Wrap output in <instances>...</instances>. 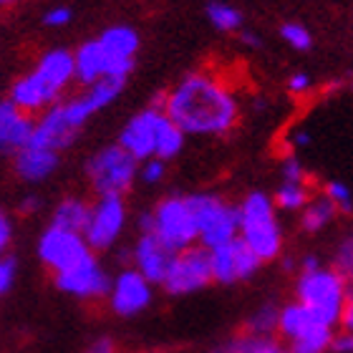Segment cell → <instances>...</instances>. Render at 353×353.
<instances>
[{"label":"cell","instance_id":"ac0fdd59","mask_svg":"<svg viewBox=\"0 0 353 353\" xmlns=\"http://www.w3.org/2000/svg\"><path fill=\"white\" fill-rule=\"evenodd\" d=\"M36 119L21 111L15 103L0 101V152L3 154H18L30 144Z\"/></svg>","mask_w":353,"mask_h":353},{"label":"cell","instance_id":"6da1fadb","mask_svg":"<svg viewBox=\"0 0 353 353\" xmlns=\"http://www.w3.org/2000/svg\"><path fill=\"white\" fill-rule=\"evenodd\" d=\"M162 111L184 137H225L240 119V103L225 79L194 71L164 96Z\"/></svg>","mask_w":353,"mask_h":353},{"label":"cell","instance_id":"4dcf8cb0","mask_svg":"<svg viewBox=\"0 0 353 353\" xmlns=\"http://www.w3.org/2000/svg\"><path fill=\"white\" fill-rule=\"evenodd\" d=\"M323 194L331 199V205L336 207L339 212H343V214L351 212L353 197H351V187H348V184H343V182H328V184H325Z\"/></svg>","mask_w":353,"mask_h":353},{"label":"cell","instance_id":"9c48e42d","mask_svg":"<svg viewBox=\"0 0 353 353\" xmlns=\"http://www.w3.org/2000/svg\"><path fill=\"white\" fill-rule=\"evenodd\" d=\"M260 268H263V263L255 258V252H252L240 237H235V240H230V243L210 250L212 283H220V285L245 283V280H250Z\"/></svg>","mask_w":353,"mask_h":353},{"label":"cell","instance_id":"ba28073f","mask_svg":"<svg viewBox=\"0 0 353 353\" xmlns=\"http://www.w3.org/2000/svg\"><path fill=\"white\" fill-rule=\"evenodd\" d=\"M124 228H126L124 197H99V202L91 205L88 225L83 230V240L91 248V252H106L121 240Z\"/></svg>","mask_w":353,"mask_h":353},{"label":"cell","instance_id":"83f0119b","mask_svg":"<svg viewBox=\"0 0 353 353\" xmlns=\"http://www.w3.org/2000/svg\"><path fill=\"white\" fill-rule=\"evenodd\" d=\"M207 18L222 33H235V30L243 28V13L235 6H230V3H220V0L210 3L207 6Z\"/></svg>","mask_w":353,"mask_h":353},{"label":"cell","instance_id":"e575fe53","mask_svg":"<svg viewBox=\"0 0 353 353\" xmlns=\"http://www.w3.org/2000/svg\"><path fill=\"white\" fill-rule=\"evenodd\" d=\"M15 272H18V265L10 255H0V295H6L15 283Z\"/></svg>","mask_w":353,"mask_h":353},{"label":"cell","instance_id":"7402d4cb","mask_svg":"<svg viewBox=\"0 0 353 353\" xmlns=\"http://www.w3.org/2000/svg\"><path fill=\"white\" fill-rule=\"evenodd\" d=\"M101 79H106V59H103L101 46L99 41H86L74 53V81L86 88Z\"/></svg>","mask_w":353,"mask_h":353},{"label":"cell","instance_id":"d6986e66","mask_svg":"<svg viewBox=\"0 0 353 353\" xmlns=\"http://www.w3.org/2000/svg\"><path fill=\"white\" fill-rule=\"evenodd\" d=\"M61 96L53 94L51 88L46 86L43 79L38 74H26L21 76L18 81L10 86V99L8 101L15 103L21 111H26V114H41V111H46L48 106H53V103H59Z\"/></svg>","mask_w":353,"mask_h":353},{"label":"cell","instance_id":"9a60e30c","mask_svg":"<svg viewBox=\"0 0 353 353\" xmlns=\"http://www.w3.org/2000/svg\"><path fill=\"white\" fill-rule=\"evenodd\" d=\"M159 114H162L159 106H147L144 111L134 114L124 124L121 134H119L117 144L137 164L149 159V157H154V134H157V119H159Z\"/></svg>","mask_w":353,"mask_h":353},{"label":"cell","instance_id":"d590c367","mask_svg":"<svg viewBox=\"0 0 353 353\" xmlns=\"http://www.w3.org/2000/svg\"><path fill=\"white\" fill-rule=\"evenodd\" d=\"M71 18H74L71 8L56 6V8H51V10H46L43 23L48 26V28H63V26H68V23H71Z\"/></svg>","mask_w":353,"mask_h":353},{"label":"cell","instance_id":"8992f818","mask_svg":"<svg viewBox=\"0 0 353 353\" xmlns=\"http://www.w3.org/2000/svg\"><path fill=\"white\" fill-rule=\"evenodd\" d=\"M137 170L139 164L119 144L99 149L86 164L88 182L99 197H124L137 182Z\"/></svg>","mask_w":353,"mask_h":353},{"label":"cell","instance_id":"cb8c5ba5","mask_svg":"<svg viewBox=\"0 0 353 353\" xmlns=\"http://www.w3.org/2000/svg\"><path fill=\"white\" fill-rule=\"evenodd\" d=\"M184 139H187V137L172 124L170 119H167V114L162 111L159 119H157V134H154V157L157 159L170 162V159L179 157L184 149Z\"/></svg>","mask_w":353,"mask_h":353},{"label":"cell","instance_id":"7a4b0ae2","mask_svg":"<svg viewBox=\"0 0 353 353\" xmlns=\"http://www.w3.org/2000/svg\"><path fill=\"white\" fill-rule=\"evenodd\" d=\"M295 298L310 316L318 318L328 328H339L343 310L351 305V293H348V278L333 268H316L310 272H301L295 283Z\"/></svg>","mask_w":353,"mask_h":353},{"label":"cell","instance_id":"836d02e7","mask_svg":"<svg viewBox=\"0 0 353 353\" xmlns=\"http://www.w3.org/2000/svg\"><path fill=\"white\" fill-rule=\"evenodd\" d=\"M280 176H283V182H305V167L298 157L288 154L280 162Z\"/></svg>","mask_w":353,"mask_h":353},{"label":"cell","instance_id":"74e56055","mask_svg":"<svg viewBox=\"0 0 353 353\" xmlns=\"http://www.w3.org/2000/svg\"><path fill=\"white\" fill-rule=\"evenodd\" d=\"M353 351V336L351 331H341L336 328L331 339V346H328V353H351Z\"/></svg>","mask_w":353,"mask_h":353},{"label":"cell","instance_id":"5b68a950","mask_svg":"<svg viewBox=\"0 0 353 353\" xmlns=\"http://www.w3.org/2000/svg\"><path fill=\"white\" fill-rule=\"evenodd\" d=\"M197 225V245L205 250L220 248L237 237V207L220 199L217 194H190L187 197Z\"/></svg>","mask_w":353,"mask_h":353},{"label":"cell","instance_id":"b9f144b4","mask_svg":"<svg viewBox=\"0 0 353 353\" xmlns=\"http://www.w3.org/2000/svg\"><path fill=\"white\" fill-rule=\"evenodd\" d=\"M240 41H243V46H248V48H260V36L255 30H243V33H240Z\"/></svg>","mask_w":353,"mask_h":353},{"label":"cell","instance_id":"60d3db41","mask_svg":"<svg viewBox=\"0 0 353 353\" xmlns=\"http://www.w3.org/2000/svg\"><path fill=\"white\" fill-rule=\"evenodd\" d=\"M18 210H21L23 214H36L38 210H41V197H38V194H28V197L21 202Z\"/></svg>","mask_w":353,"mask_h":353},{"label":"cell","instance_id":"7c38bea8","mask_svg":"<svg viewBox=\"0 0 353 353\" xmlns=\"http://www.w3.org/2000/svg\"><path fill=\"white\" fill-rule=\"evenodd\" d=\"M109 305L119 318H134L144 313L154 301V285L147 283L134 268H124L117 278H111Z\"/></svg>","mask_w":353,"mask_h":353},{"label":"cell","instance_id":"8fae6325","mask_svg":"<svg viewBox=\"0 0 353 353\" xmlns=\"http://www.w3.org/2000/svg\"><path fill=\"white\" fill-rule=\"evenodd\" d=\"M88 255H91V248L79 232H68V230L51 225L43 230V235L38 240V258L48 270H53V275L74 268Z\"/></svg>","mask_w":353,"mask_h":353},{"label":"cell","instance_id":"d6a6232c","mask_svg":"<svg viewBox=\"0 0 353 353\" xmlns=\"http://www.w3.org/2000/svg\"><path fill=\"white\" fill-rule=\"evenodd\" d=\"M333 270L341 272L343 278H351V270H353V240L351 237H346V240L339 245L336 260H333Z\"/></svg>","mask_w":353,"mask_h":353},{"label":"cell","instance_id":"277c9868","mask_svg":"<svg viewBox=\"0 0 353 353\" xmlns=\"http://www.w3.org/2000/svg\"><path fill=\"white\" fill-rule=\"evenodd\" d=\"M141 232H152L170 252L197 245V225L187 197H167L141 217Z\"/></svg>","mask_w":353,"mask_h":353},{"label":"cell","instance_id":"2e32d148","mask_svg":"<svg viewBox=\"0 0 353 353\" xmlns=\"http://www.w3.org/2000/svg\"><path fill=\"white\" fill-rule=\"evenodd\" d=\"M79 129L68 124L66 114H63V106L53 103L46 111H41V119L33 126V137H30V147L38 149H48V152H63V149L74 147L76 139H79Z\"/></svg>","mask_w":353,"mask_h":353},{"label":"cell","instance_id":"484cf974","mask_svg":"<svg viewBox=\"0 0 353 353\" xmlns=\"http://www.w3.org/2000/svg\"><path fill=\"white\" fill-rule=\"evenodd\" d=\"M222 353H288L285 343L278 336H255V333H243L232 339Z\"/></svg>","mask_w":353,"mask_h":353},{"label":"cell","instance_id":"f1b7e54d","mask_svg":"<svg viewBox=\"0 0 353 353\" xmlns=\"http://www.w3.org/2000/svg\"><path fill=\"white\" fill-rule=\"evenodd\" d=\"M278 313H280V308L272 305V303L260 305V308L248 318V333H255V336H275Z\"/></svg>","mask_w":353,"mask_h":353},{"label":"cell","instance_id":"f35d334b","mask_svg":"<svg viewBox=\"0 0 353 353\" xmlns=\"http://www.w3.org/2000/svg\"><path fill=\"white\" fill-rule=\"evenodd\" d=\"M10 240H13V222L0 210V255L10 248Z\"/></svg>","mask_w":353,"mask_h":353},{"label":"cell","instance_id":"52a82bcc","mask_svg":"<svg viewBox=\"0 0 353 353\" xmlns=\"http://www.w3.org/2000/svg\"><path fill=\"white\" fill-rule=\"evenodd\" d=\"M212 283V270H210V250L202 245H192L172 255V263L167 268V275L162 280V290L167 295H192L205 290Z\"/></svg>","mask_w":353,"mask_h":353},{"label":"cell","instance_id":"30bf717a","mask_svg":"<svg viewBox=\"0 0 353 353\" xmlns=\"http://www.w3.org/2000/svg\"><path fill=\"white\" fill-rule=\"evenodd\" d=\"M53 280H56V288H59L61 293L74 295L79 301H99V298H106L111 285V275L99 263V258H96L94 252L88 258H83L79 265H74V268L56 272Z\"/></svg>","mask_w":353,"mask_h":353},{"label":"cell","instance_id":"ffe728a7","mask_svg":"<svg viewBox=\"0 0 353 353\" xmlns=\"http://www.w3.org/2000/svg\"><path fill=\"white\" fill-rule=\"evenodd\" d=\"M33 74H38L43 79V83L51 88L53 94H63L71 83H74V53L66 48H53L46 51L38 59Z\"/></svg>","mask_w":353,"mask_h":353},{"label":"cell","instance_id":"8d00e7d4","mask_svg":"<svg viewBox=\"0 0 353 353\" xmlns=\"http://www.w3.org/2000/svg\"><path fill=\"white\" fill-rule=\"evenodd\" d=\"M310 88H313V76L305 74V71H295V74L288 79V91L293 96L308 94Z\"/></svg>","mask_w":353,"mask_h":353},{"label":"cell","instance_id":"bcb514c9","mask_svg":"<svg viewBox=\"0 0 353 353\" xmlns=\"http://www.w3.org/2000/svg\"><path fill=\"white\" fill-rule=\"evenodd\" d=\"M149 353H162V351H149Z\"/></svg>","mask_w":353,"mask_h":353},{"label":"cell","instance_id":"d4e9b609","mask_svg":"<svg viewBox=\"0 0 353 353\" xmlns=\"http://www.w3.org/2000/svg\"><path fill=\"white\" fill-rule=\"evenodd\" d=\"M339 214V210L331 205V199L321 194V197H310L308 205L301 210V228L310 235H316L321 230H325L333 222V217Z\"/></svg>","mask_w":353,"mask_h":353},{"label":"cell","instance_id":"f546056e","mask_svg":"<svg viewBox=\"0 0 353 353\" xmlns=\"http://www.w3.org/2000/svg\"><path fill=\"white\" fill-rule=\"evenodd\" d=\"M280 38L285 41L290 48L295 51H308L310 46H313V36H310V30L301 23H283L280 26Z\"/></svg>","mask_w":353,"mask_h":353},{"label":"cell","instance_id":"4fadbf2b","mask_svg":"<svg viewBox=\"0 0 353 353\" xmlns=\"http://www.w3.org/2000/svg\"><path fill=\"white\" fill-rule=\"evenodd\" d=\"M106 59V79L126 81L134 71V61L139 51V33L132 26H111L96 38Z\"/></svg>","mask_w":353,"mask_h":353},{"label":"cell","instance_id":"5bb4252c","mask_svg":"<svg viewBox=\"0 0 353 353\" xmlns=\"http://www.w3.org/2000/svg\"><path fill=\"white\" fill-rule=\"evenodd\" d=\"M126 81H119V79H101V81L86 86L79 96L68 99V101H61L63 106V114H66L68 124L81 132L86 121L91 117H96L99 111H103L106 106L117 101L121 91H124Z\"/></svg>","mask_w":353,"mask_h":353},{"label":"cell","instance_id":"f6af8a7d","mask_svg":"<svg viewBox=\"0 0 353 353\" xmlns=\"http://www.w3.org/2000/svg\"><path fill=\"white\" fill-rule=\"evenodd\" d=\"M15 0H0V8H8V6H13Z\"/></svg>","mask_w":353,"mask_h":353},{"label":"cell","instance_id":"603a6c76","mask_svg":"<svg viewBox=\"0 0 353 353\" xmlns=\"http://www.w3.org/2000/svg\"><path fill=\"white\" fill-rule=\"evenodd\" d=\"M88 214H91V205H88V202H83V199H79V197H66L53 207L51 225L53 228L83 235V230H86V225H88Z\"/></svg>","mask_w":353,"mask_h":353},{"label":"cell","instance_id":"1f68e13d","mask_svg":"<svg viewBox=\"0 0 353 353\" xmlns=\"http://www.w3.org/2000/svg\"><path fill=\"white\" fill-rule=\"evenodd\" d=\"M167 176V162L157 159V157H149L144 162H139V170H137V179H141L144 184H157Z\"/></svg>","mask_w":353,"mask_h":353},{"label":"cell","instance_id":"3957f363","mask_svg":"<svg viewBox=\"0 0 353 353\" xmlns=\"http://www.w3.org/2000/svg\"><path fill=\"white\" fill-rule=\"evenodd\" d=\"M237 237L243 240L260 263H270L283 252V228L278 207L265 192H252L237 207Z\"/></svg>","mask_w":353,"mask_h":353},{"label":"cell","instance_id":"ee69618b","mask_svg":"<svg viewBox=\"0 0 353 353\" xmlns=\"http://www.w3.org/2000/svg\"><path fill=\"white\" fill-rule=\"evenodd\" d=\"M316 268H321L318 255H305V258L301 260V272H310V270H316Z\"/></svg>","mask_w":353,"mask_h":353},{"label":"cell","instance_id":"ab89813d","mask_svg":"<svg viewBox=\"0 0 353 353\" xmlns=\"http://www.w3.org/2000/svg\"><path fill=\"white\" fill-rule=\"evenodd\" d=\"M83 353H117V346H114V341L106 339V336H101V339L91 341L86 346V351Z\"/></svg>","mask_w":353,"mask_h":353},{"label":"cell","instance_id":"44dd1931","mask_svg":"<svg viewBox=\"0 0 353 353\" xmlns=\"http://www.w3.org/2000/svg\"><path fill=\"white\" fill-rule=\"evenodd\" d=\"M61 157L56 152H48V149H38V147H26L15 154V174L21 176L23 182L38 184L46 182L48 176H53V172L59 170Z\"/></svg>","mask_w":353,"mask_h":353},{"label":"cell","instance_id":"7bdbcfd3","mask_svg":"<svg viewBox=\"0 0 353 353\" xmlns=\"http://www.w3.org/2000/svg\"><path fill=\"white\" fill-rule=\"evenodd\" d=\"M290 141H293V147H298V149L308 147V144H310V134L305 132V129H298V132L290 137Z\"/></svg>","mask_w":353,"mask_h":353},{"label":"cell","instance_id":"4316f807","mask_svg":"<svg viewBox=\"0 0 353 353\" xmlns=\"http://www.w3.org/2000/svg\"><path fill=\"white\" fill-rule=\"evenodd\" d=\"M310 197L313 194H310V187L305 182H283L272 197V205L285 210V212H301Z\"/></svg>","mask_w":353,"mask_h":353},{"label":"cell","instance_id":"e0dca14e","mask_svg":"<svg viewBox=\"0 0 353 353\" xmlns=\"http://www.w3.org/2000/svg\"><path fill=\"white\" fill-rule=\"evenodd\" d=\"M172 255L167 248H164L159 240H157L152 232H141L139 240L134 243L132 248V263L134 270L139 272L141 278L152 283V285H162L164 275H167V268L172 263Z\"/></svg>","mask_w":353,"mask_h":353}]
</instances>
